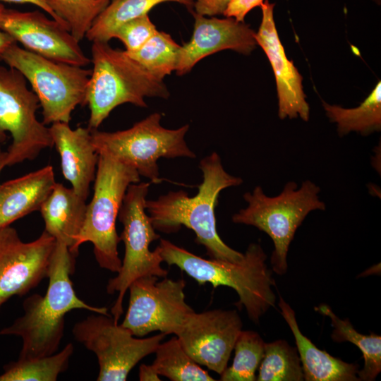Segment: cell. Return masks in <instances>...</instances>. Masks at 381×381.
Returning <instances> with one entry per match:
<instances>
[{"instance_id":"6da1fadb","label":"cell","mask_w":381,"mask_h":381,"mask_svg":"<svg viewBox=\"0 0 381 381\" xmlns=\"http://www.w3.org/2000/svg\"><path fill=\"white\" fill-rule=\"evenodd\" d=\"M199 167L202 181L195 196L189 197L182 190L170 191L156 200H147V212L155 230L170 234L185 226L193 231L195 241L205 248L210 258L241 262L244 254L226 245L218 234L214 210L221 191L240 186L243 179L226 171L215 152L202 159Z\"/></svg>"},{"instance_id":"7a4b0ae2","label":"cell","mask_w":381,"mask_h":381,"mask_svg":"<svg viewBox=\"0 0 381 381\" xmlns=\"http://www.w3.org/2000/svg\"><path fill=\"white\" fill-rule=\"evenodd\" d=\"M75 257L66 245L56 241L45 294H35L26 298L23 303V314L0 331L1 335L22 339L18 359L37 358L55 353L64 336L65 316L73 310L109 315L107 308L89 305L76 295L70 278L74 270Z\"/></svg>"},{"instance_id":"3957f363","label":"cell","mask_w":381,"mask_h":381,"mask_svg":"<svg viewBox=\"0 0 381 381\" xmlns=\"http://www.w3.org/2000/svg\"><path fill=\"white\" fill-rule=\"evenodd\" d=\"M157 247L163 262L178 267L199 284L210 283L214 288L226 286L234 289L238 306L245 307L253 322L258 324L260 318L274 307L273 271L267 267V255L260 243H250L238 262L205 259L163 238Z\"/></svg>"},{"instance_id":"277c9868","label":"cell","mask_w":381,"mask_h":381,"mask_svg":"<svg viewBox=\"0 0 381 381\" xmlns=\"http://www.w3.org/2000/svg\"><path fill=\"white\" fill-rule=\"evenodd\" d=\"M93 64L85 100L90 109L87 128L98 129L116 107L130 103L147 107L145 97L167 99L169 92L159 80L125 51L113 49L108 42H92Z\"/></svg>"},{"instance_id":"5b68a950","label":"cell","mask_w":381,"mask_h":381,"mask_svg":"<svg viewBox=\"0 0 381 381\" xmlns=\"http://www.w3.org/2000/svg\"><path fill=\"white\" fill-rule=\"evenodd\" d=\"M320 192V188L310 180L303 181L299 188L295 181H289L279 195L271 197L257 186L243 195L248 205L232 216L234 223L255 226L270 237L274 247L270 263L277 274L286 272L289 246L307 215L325 210Z\"/></svg>"},{"instance_id":"8992f818","label":"cell","mask_w":381,"mask_h":381,"mask_svg":"<svg viewBox=\"0 0 381 381\" xmlns=\"http://www.w3.org/2000/svg\"><path fill=\"white\" fill-rule=\"evenodd\" d=\"M98 155L93 196L87 204L82 229L70 252L76 256L79 247L90 242L99 266L117 273L122 260L119 256L121 240L116 222L128 186L140 182V176L134 168L107 154Z\"/></svg>"},{"instance_id":"52a82bcc","label":"cell","mask_w":381,"mask_h":381,"mask_svg":"<svg viewBox=\"0 0 381 381\" xmlns=\"http://www.w3.org/2000/svg\"><path fill=\"white\" fill-rule=\"evenodd\" d=\"M1 61L18 70L32 86L42 109L43 123H69L78 105L85 106L91 69L56 61L13 43Z\"/></svg>"},{"instance_id":"ba28073f","label":"cell","mask_w":381,"mask_h":381,"mask_svg":"<svg viewBox=\"0 0 381 381\" xmlns=\"http://www.w3.org/2000/svg\"><path fill=\"white\" fill-rule=\"evenodd\" d=\"M150 183H131L125 194L118 219L123 225L119 236L125 246V254L117 275L110 279L107 292H117L116 300L111 312L118 323L123 313V301L130 284L135 279L148 276L166 277L168 270L162 267L163 259L157 246L150 250V245L160 238L156 232L150 216L146 212L145 202Z\"/></svg>"},{"instance_id":"9c48e42d","label":"cell","mask_w":381,"mask_h":381,"mask_svg":"<svg viewBox=\"0 0 381 381\" xmlns=\"http://www.w3.org/2000/svg\"><path fill=\"white\" fill-rule=\"evenodd\" d=\"M161 119L162 115L155 112L126 130L115 132L92 130L93 145L97 154H107L134 168L140 176L152 183H159L157 164L159 158L195 157L185 140L189 125L168 129L160 124Z\"/></svg>"},{"instance_id":"30bf717a","label":"cell","mask_w":381,"mask_h":381,"mask_svg":"<svg viewBox=\"0 0 381 381\" xmlns=\"http://www.w3.org/2000/svg\"><path fill=\"white\" fill-rule=\"evenodd\" d=\"M40 107L35 93L18 70L0 65V144L8 133L12 142L6 153V167L33 160L53 146L49 127L37 120Z\"/></svg>"},{"instance_id":"8fae6325","label":"cell","mask_w":381,"mask_h":381,"mask_svg":"<svg viewBox=\"0 0 381 381\" xmlns=\"http://www.w3.org/2000/svg\"><path fill=\"white\" fill-rule=\"evenodd\" d=\"M76 341L97 356L98 381H125L143 358L155 353L166 334L136 338L110 315L95 313L76 322L72 329Z\"/></svg>"},{"instance_id":"7c38bea8","label":"cell","mask_w":381,"mask_h":381,"mask_svg":"<svg viewBox=\"0 0 381 381\" xmlns=\"http://www.w3.org/2000/svg\"><path fill=\"white\" fill-rule=\"evenodd\" d=\"M158 278L143 277L128 287V307L121 325L135 337L155 331L176 335L194 311L186 301L184 279Z\"/></svg>"},{"instance_id":"4fadbf2b","label":"cell","mask_w":381,"mask_h":381,"mask_svg":"<svg viewBox=\"0 0 381 381\" xmlns=\"http://www.w3.org/2000/svg\"><path fill=\"white\" fill-rule=\"evenodd\" d=\"M56 243L44 230L35 241L24 242L11 226L0 229V307L47 277Z\"/></svg>"},{"instance_id":"5bb4252c","label":"cell","mask_w":381,"mask_h":381,"mask_svg":"<svg viewBox=\"0 0 381 381\" xmlns=\"http://www.w3.org/2000/svg\"><path fill=\"white\" fill-rule=\"evenodd\" d=\"M242 327L236 310L193 311L175 336L197 363L221 375Z\"/></svg>"},{"instance_id":"9a60e30c","label":"cell","mask_w":381,"mask_h":381,"mask_svg":"<svg viewBox=\"0 0 381 381\" xmlns=\"http://www.w3.org/2000/svg\"><path fill=\"white\" fill-rule=\"evenodd\" d=\"M0 29L24 49L47 59L81 67L91 61L65 26L38 10L4 7L0 12Z\"/></svg>"},{"instance_id":"2e32d148","label":"cell","mask_w":381,"mask_h":381,"mask_svg":"<svg viewBox=\"0 0 381 381\" xmlns=\"http://www.w3.org/2000/svg\"><path fill=\"white\" fill-rule=\"evenodd\" d=\"M274 5L269 0L261 4L262 20L255 39L267 55L274 73L279 119L300 117L308 121L310 107L303 89V78L293 61L286 57L279 40L274 20Z\"/></svg>"},{"instance_id":"e0dca14e","label":"cell","mask_w":381,"mask_h":381,"mask_svg":"<svg viewBox=\"0 0 381 381\" xmlns=\"http://www.w3.org/2000/svg\"><path fill=\"white\" fill-rule=\"evenodd\" d=\"M194 28L189 42L181 46L176 73L183 75L206 56L231 49L249 54L256 47L254 31L248 25L232 18H207L191 11Z\"/></svg>"},{"instance_id":"ac0fdd59","label":"cell","mask_w":381,"mask_h":381,"mask_svg":"<svg viewBox=\"0 0 381 381\" xmlns=\"http://www.w3.org/2000/svg\"><path fill=\"white\" fill-rule=\"evenodd\" d=\"M53 146L61 159L64 177L71 188L83 198H87L94 181L99 155L87 127L72 129L68 123H54L49 127Z\"/></svg>"},{"instance_id":"d6986e66","label":"cell","mask_w":381,"mask_h":381,"mask_svg":"<svg viewBox=\"0 0 381 381\" xmlns=\"http://www.w3.org/2000/svg\"><path fill=\"white\" fill-rule=\"evenodd\" d=\"M54 169L47 165L0 184V229L40 210L56 183Z\"/></svg>"},{"instance_id":"ffe728a7","label":"cell","mask_w":381,"mask_h":381,"mask_svg":"<svg viewBox=\"0 0 381 381\" xmlns=\"http://www.w3.org/2000/svg\"><path fill=\"white\" fill-rule=\"evenodd\" d=\"M278 306L295 338L306 381H359L358 365L335 358L318 349L300 330L294 310L282 296Z\"/></svg>"},{"instance_id":"44dd1931","label":"cell","mask_w":381,"mask_h":381,"mask_svg":"<svg viewBox=\"0 0 381 381\" xmlns=\"http://www.w3.org/2000/svg\"><path fill=\"white\" fill-rule=\"evenodd\" d=\"M86 210V199L72 188L56 183L39 211L44 231L70 250L82 229Z\"/></svg>"},{"instance_id":"7402d4cb","label":"cell","mask_w":381,"mask_h":381,"mask_svg":"<svg viewBox=\"0 0 381 381\" xmlns=\"http://www.w3.org/2000/svg\"><path fill=\"white\" fill-rule=\"evenodd\" d=\"M327 116L336 123L337 133L343 137L351 132L366 136L381 130V82L358 107L344 108L322 101Z\"/></svg>"},{"instance_id":"603a6c76","label":"cell","mask_w":381,"mask_h":381,"mask_svg":"<svg viewBox=\"0 0 381 381\" xmlns=\"http://www.w3.org/2000/svg\"><path fill=\"white\" fill-rule=\"evenodd\" d=\"M315 310L328 316L333 327L332 339L337 342L349 341L362 352L364 365L358 370L361 381H373L381 372V337L375 333L364 335L358 332L348 319L341 320L325 304L315 308Z\"/></svg>"},{"instance_id":"cb8c5ba5","label":"cell","mask_w":381,"mask_h":381,"mask_svg":"<svg viewBox=\"0 0 381 381\" xmlns=\"http://www.w3.org/2000/svg\"><path fill=\"white\" fill-rule=\"evenodd\" d=\"M176 2L193 8L191 0H111L94 21L85 37L91 42H108L114 31L123 23L148 14L155 6Z\"/></svg>"},{"instance_id":"d4e9b609","label":"cell","mask_w":381,"mask_h":381,"mask_svg":"<svg viewBox=\"0 0 381 381\" xmlns=\"http://www.w3.org/2000/svg\"><path fill=\"white\" fill-rule=\"evenodd\" d=\"M155 353L151 365L159 376L171 381L215 380L188 354L176 336L161 342Z\"/></svg>"},{"instance_id":"484cf974","label":"cell","mask_w":381,"mask_h":381,"mask_svg":"<svg viewBox=\"0 0 381 381\" xmlns=\"http://www.w3.org/2000/svg\"><path fill=\"white\" fill-rule=\"evenodd\" d=\"M73 353V346L68 343L57 353L10 362L4 367L0 381H56L68 368Z\"/></svg>"},{"instance_id":"4316f807","label":"cell","mask_w":381,"mask_h":381,"mask_svg":"<svg viewBox=\"0 0 381 381\" xmlns=\"http://www.w3.org/2000/svg\"><path fill=\"white\" fill-rule=\"evenodd\" d=\"M258 370V381L304 380L296 347L283 339L265 344L264 356Z\"/></svg>"},{"instance_id":"83f0119b","label":"cell","mask_w":381,"mask_h":381,"mask_svg":"<svg viewBox=\"0 0 381 381\" xmlns=\"http://www.w3.org/2000/svg\"><path fill=\"white\" fill-rule=\"evenodd\" d=\"M181 45L171 36L157 31L143 47L127 54L159 80L176 70Z\"/></svg>"},{"instance_id":"f1b7e54d","label":"cell","mask_w":381,"mask_h":381,"mask_svg":"<svg viewBox=\"0 0 381 381\" xmlns=\"http://www.w3.org/2000/svg\"><path fill=\"white\" fill-rule=\"evenodd\" d=\"M265 344L260 335L252 330H241L234 350L232 365L220 375L221 381H255L256 371L264 356Z\"/></svg>"},{"instance_id":"f546056e","label":"cell","mask_w":381,"mask_h":381,"mask_svg":"<svg viewBox=\"0 0 381 381\" xmlns=\"http://www.w3.org/2000/svg\"><path fill=\"white\" fill-rule=\"evenodd\" d=\"M111 0H46L71 34L80 42Z\"/></svg>"},{"instance_id":"4dcf8cb0","label":"cell","mask_w":381,"mask_h":381,"mask_svg":"<svg viewBox=\"0 0 381 381\" xmlns=\"http://www.w3.org/2000/svg\"><path fill=\"white\" fill-rule=\"evenodd\" d=\"M157 31L155 25L146 14L119 26L114 31L112 38L121 40L126 47L125 51L131 52L143 47Z\"/></svg>"},{"instance_id":"1f68e13d","label":"cell","mask_w":381,"mask_h":381,"mask_svg":"<svg viewBox=\"0 0 381 381\" xmlns=\"http://www.w3.org/2000/svg\"><path fill=\"white\" fill-rule=\"evenodd\" d=\"M264 0H231L224 16L243 22L246 16L253 8L260 6Z\"/></svg>"},{"instance_id":"d6a6232c","label":"cell","mask_w":381,"mask_h":381,"mask_svg":"<svg viewBox=\"0 0 381 381\" xmlns=\"http://www.w3.org/2000/svg\"><path fill=\"white\" fill-rule=\"evenodd\" d=\"M195 13L205 16L224 15L231 0H191Z\"/></svg>"},{"instance_id":"836d02e7","label":"cell","mask_w":381,"mask_h":381,"mask_svg":"<svg viewBox=\"0 0 381 381\" xmlns=\"http://www.w3.org/2000/svg\"><path fill=\"white\" fill-rule=\"evenodd\" d=\"M1 2H8V3H13V4H30L35 5L39 7L40 8H41L46 13L52 17V18L59 22L61 24L65 26L64 24L59 20V18L56 16V15L50 8L46 0H0V3Z\"/></svg>"},{"instance_id":"e575fe53","label":"cell","mask_w":381,"mask_h":381,"mask_svg":"<svg viewBox=\"0 0 381 381\" xmlns=\"http://www.w3.org/2000/svg\"><path fill=\"white\" fill-rule=\"evenodd\" d=\"M139 380L141 381H159V375L151 365L141 364L139 367Z\"/></svg>"},{"instance_id":"d590c367","label":"cell","mask_w":381,"mask_h":381,"mask_svg":"<svg viewBox=\"0 0 381 381\" xmlns=\"http://www.w3.org/2000/svg\"><path fill=\"white\" fill-rule=\"evenodd\" d=\"M5 6L0 3V12ZM16 42L9 35L0 29V61L5 50L13 43Z\"/></svg>"},{"instance_id":"8d00e7d4","label":"cell","mask_w":381,"mask_h":381,"mask_svg":"<svg viewBox=\"0 0 381 381\" xmlns=\"http://www.w3.org/2000/svg\"><path fill=\"white\" fill-rule=\"evenodd\" d=\"M6 151L2 150L1 145H0V174L3 169L6 167Z\"/></svg>"},{"instance_id":"74e56055","label":"cell","mask_w":381,"mask_h":381,"mask_svg":"<svg viewBox=\"0 0 381 381\" xmlns=\"http://www.w3.org/2000/svg\"><path fill=\"white\" fill-rule=\"evenodd\" d=\"M374 2H375L377 4H380L381 0H373Z\"/></svg>"}]
</instances>
